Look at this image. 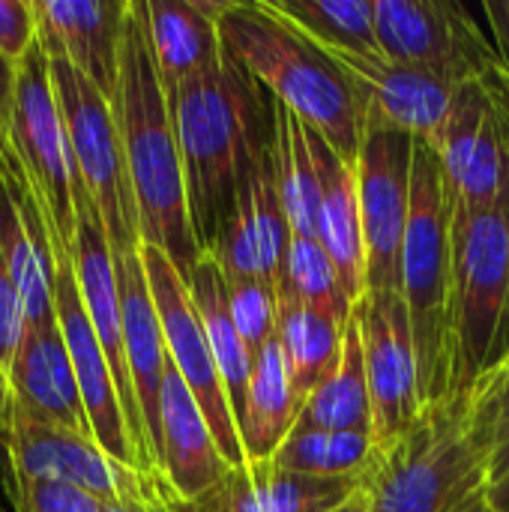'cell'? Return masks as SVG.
<instances>
[{
	"label": "cell",
	"mask_w": 509,
	"mask_h": 512,
	"mask_svg": "<svg viewBox=\"0 0 509 512\" xmlns=\"http://www.w3.org/2000/svg\"><path fill=\"white\" fill-rule=\"evenodd\" d=\"M195 240L210 252L231 222L237 192L273 144V96L231 57L180 84L171 96Z\"/></svg>",
	"instance_id": "cell-1"
},
{
	"label": "cell",
	"mask_w": 509,
	"mask_h": 512,
	"mask_svg": "<svg viewBox=\"0 0 509 512\" xmlns=\"http://www.w3.org/2000/svg\"><path fill=\"white\" fill-rule=\"evenodd\" d=\"M114 114L123 138L126 171L138 207L141 243L162 249L189 282L204 249L195 240L180 141L171 102L162 87L141 0H129L120 51V87Z\"/></svg>",
	"instance_id": "cell-2"
},
{
	"label": "cell",
	"mask_w": 509,
	"mask_h": 512,
	"mask_svg": "<svg viewBox=\"0 0 509 512\" xmlns=\"http://www.w3.org/2000/svg\"><path fill=\"white\" fill-rule=\"evenodd\" d=\"M222 54L291 108L345 162L357 165L363 123L336 60L285 21L267 0H231L219 18Z\"/></svg>",
	"instance_id": "cell-3"
},
{
	"label": "cell",
	"mask_w": 509,
	"mask_h": 512,
	"mask_svg": "<svg viewBox=\"0 0 509 512\" xmlns=\"http://www.w3.org/2000/svg\"><path fill=\"white\" fill-rule=\"evenodd\" d=\"M360 489L369 512H495L489 462L468 423V396L450 393L426 405L411 429L375 447Z\"/></svg>",
	"instance_id": "cell-4"
},
{
	"label": "cell",
	"mask_w": 509,
	"mask_h": 512,
	"mask_svg": "<svg viewBox=\"0 0 509 512\" xmlns=\"http://www.w3.org/2000/svg\"><path fill=\"white\" fill-rule=\"evenodd\" d=\"M399 294L411 315L423 405H435L450 396L453 201L432 144L420 138L414 147L411 216L402 243Z\"/></svg>",
	"instance_id": "cell-5"
},
{
	"label": "cell",
	"mask_w": 509,
	"mask_h": 512,
	"mask_svg": "<svg viewBox=\"0 0 509 512\" xmlns=\"http://www.w3.org/2000/svg\"><path fill=\"white\" fill-rule=\"evenodd\" d=\"M509 363V201L453 207L450 393H468Z\"/></svg>",
	"instance_id": "cell-6"
},
{
	"label": "cell",
	"mask_w": 509,
	"mask_h": 512,
	"mask_svg": "<svg viewBox=\"0 0 509 512\" xmlns=\"http://www.w3.org/2000/svg\"><path fill=\"white\" fill-rule=\"evenodd\" d=\"M6 147L24 168L42 213L48 219V231L54 240L57 258H72L75 249V159L63 123V111L51 81L48 51L36 39L33 48L18 63L15 81V108L6 135Z\"/></svg>",
	"instance_id": "cell-7"
},
{
	"label": "cell",
	"mask_w": 509,
	"mask_h": 512,
	"mask_svg": "<svg viewBox=\"0 0 509 512\" xmlns=\"http://www.w3.org/2000/svg\"><path fill=\"white\" fill-rule=\"evenodd\" d=\"M48 63L75 159V174L102 216L111 255L138 252L141 225L114 105L66 57L48 54Z\"/></svg>",
	"instance_id": "cell-8"
},
{
	"label": "cell",
	"mask_w": 509,
	"mask_h": 512,
	"mask_svg": "<svg viewBox=\"0 0 509 512\" xmlns=\"http://www.w3.org/2000/svg\"><path fill=\"white\" fill-rule=\"evenodd\" d=\"M453 207L489 210L509 201V81L504 72L459 84L447 120L429 141Z\"/></svg>",
	"instance_id": "cell-9"
},
{
	"label": "cell",
	"mask_w": 509,
	"mask_h": 512,
	"mask_svg": "<svg viewBox=\"0 0 509 512\" xmlns=\"http://www.w3.org/2000/svg\"><path fill=\"white\" fill-rule=\"evenodd\" d=\"M381 54L456 84L504 72L474 9L453 0H375Z\"/></svg>",
	"instance_id": "cell-10"
},
{
	"label": "cell",
	"mask_w": 509,
	"mask_h": 512,
	"mask_svg": "<svg viewBox=\"0 0 509 512\" xmlns=\"http://www.w3.org/2000/svg\"><path fill=\"white\" fill-rule=\"evenodd\" d=\"M141 261H144L147 285H150V294H153V303H156V312L162 321V336H165L171 366L180 372V378L186 381L198 408L204 411V420H207L225 462L231 468L246 465L237 420H234L219 366L213 360V351H210V342H207L204 324L198 318V309L192 303L186 279L177 273L171 258L156 246L141 243Z\"/></svg>",
	"instance_id": "cell-11"
},
{
	"label": "cell",
	"mask_w": 509,
	"mask_h": 512,
	"mask_svg": "<svg viewBox=\"0 0 509 512\" xmlns=\"http://www.w3.org/2000/svg\"><path fill=\"white\" fill-rule=\"evenodd\" d=\"M417 138L405 132H366L357 159L360 225L366 252V294L399 291L402 243L411 216Z\"/></svg>",
	"instance_id": "cell-12"
},
{
	"label": "cell",
	"mask_w": 509,
	"mask_h": 512,
	"mask_svg": "<svg viewBox=\"0 0 509 512\" xmlns=\"http://www.w3.org/2000/svg\"><path fill=\"white\" fill-rule=\"evenodd\" d=\"M351 318L363 339L372 393V438L375 447H384L411 429L426 408L411 315L399 291H384L363 294L354 303Z\"/></svg>",
	"instance_id": "cell-13"
},
{
	"label": "cell",
	"mask_w": 509,
	"mask_h": 512,
	"mask_svg": "<svg viewBox=\"0 0 509 512\" xmlns=\"http://www.w3.org/2000/svg\"><path fill=\"white\" fill-rule=\"evenodd\" d=\"M75 216H78V225H75L72 264H75L81 303L87 309V318H90V324L96 330V339H99V345H102V351L108 357L111 372H114V384H117V396H120V405H123V417H126V429H129V438H132L138 468L144 474H150V471H156V465H153L144 417H141V408H138L129 360H126L117 267H114V255H111V246H108L102 216H99L93 198L87 195V189L81 186V180L75 186Z\"/></svg>",
	"instance_id": "cell-14"
},
{
	"label": "cell",
	"mask_w": 509,
	"mask_h": 512,
	"mask_svg": "<svg viewBox=\"0 0 509 512\" xmlns=\"http://www.w3.org/2000/svg\"><path fill=\"white\" fill-rule=\"evenodd\" d=\"M345 75L363 135L366 132H405L432 141L450 114L459 84L417 66H402L387 57H366L348 51H327Z\"/></svg>",
	"instance_id": "cell-15"
},
{
	"label": "cell",
	"mask_w": 509,
	"mask_h": 512,
	"mask_svg": "<svg viewBox=\"0 0 509 512\" xmlns=\"http://www.w3.org/2000/svg\"><path fill=\"white\" fill-rule=\"evenodd\" d=\"M12 483H60L81 489L99 501H117L135 468L114 462L93 435L39 423L9 408L3 435Z\"/></svg>",
	"instance_id": "cell-16"
},
{
	"label": "cell",
	"mask_w": 509,
	"mask_h": 512,
	"mask_svg": "<svg viewBox=\"0 0 509 512\" xmlns=\"http://www.w3.org/2000/svg\"><path fill=\"white\" fill-rule=\"evenodd\" d=\"M54 306H57V321L75 366L78 390L84 399V411L90 420V432L96 444L120 465L138 468L132 438L126 429L123 405L117 396L114 372L108 366V357L96 339V330L87 318V309L81 303L78 279H75V264L72 258H57V279H54Z\"/></svg>",
	"instance_id": "cell-17"
},
{
	"label": "cell",
	"mask_w": 509,
	"mask_h": 512,
	"mask_svg": "<svg viewBox=\"0 0 509 512\" xmlns=\"http://www.w3.org/2000/svg\"><path fill=\"white\" fill-rule=\"evenodd\" d=\"M0 258L21 291L27 324H42L54 318V240L42 204L6 144L0 156Z\"/></svg>",
	"instance_id": "cell-18"
},
{
	"label": "cell",
	"mask_w": 509,
	"mask_h": 512,
	"mask_svg": "<svg viewBox=\"0 0 509 512\" xmlns=\"http://www.w3.org/2000/svg\"><path fill=\"white\" fill-rule=\"evenodd\" d=\"M288 243H291V228H288L285 207L279 198L276 159H273V144H270L258 156V162L249 168L237 192L231 222L225 225L219 243L207 255L216 258L228 282L264 279L276 285Z\"/></svg>",
	"instance_id": "cell-19"
},
{
	"label": "cell",
	"mask_w": 509,
	"mask_h": 512,
	"mask_svg": "<svg viewBox=\"0 0 509 512\" xmlns=\"http://www.w3.org/2000/svg\"><path fill=\"white\" fill-rule=\"evenodd\" d=\"M48 54L66 57L111 105L120 87V51L129 0H33Z\"/></svg>",
	"instance_id": "cell-20"
},
{
	"label": "cell",
	"mask_w": 509,
	"mask_h": 512,
	"mask_svg": "<svg viewBox=\"0 0 509 512\" xmlns=\"http://www.w3.org/2000/svg\"><path fill=\"white\" fill-rule=\"evenodd\" d=\"M6 375L9 408L39 423L93 435L57 315L42 324H27L24 342Z\"/></svg>",
	"instance_id": "cell-21"
},
{
	"label": "cell",
	"mask_w": 509,
	"mask_h": 512,
	"mask_svg": "<svg viewBox=\"0 0 509 512\" xmlns=\"http://www.w3.org/2000/svg\"><path fill=\"white\" fill-rule=\"evenodd\" d=\"M156 471L165 477L174 498L186 504L213 492L231 471L204 420V411L198 408L195 396L189 393L186 381L171 366V360L165 369V384L159 399Z\"/></svg>",
	"instance_id": "cell-22"
},
{
	"label": "cell",
	"mask_w": 509,
	"mask_h": 512,
	"mask_svg": "<svg viewBox=\"0 0 509 512\" xmlns=\"http://www.w3.org/2000/svg\"><path fill=\"white\" fill-rule=\"evenodd\" d=\"M363 480H321L282 471L273 462H246L198 501H180L168 489L174 512H333L360 492Z\"/></svg>",
	"instance_id": "cell-23"
},
{
	"label": "cell",
	"mask_w": 509,
	"mask_h": 512,
	"mask_svg": "<svg viewBox=\"0 0 509 512\" xmlns=\"http://www.w3.org/2000/svg\"><path fill=\"white\" fill-rule=\"evenodd\" d=\"M117 282H120V306H123V336H126V360L138 396V408L144 417L153 465L159 453V399L168 369V348L162 336V321L147 285L141 249L114 255Z\"/></svg>",
	"instance_id": "cell-24"
},
{
	"label": "cell",
	"mask_w": 509,
	"mask_h": 512,
	"mask_svg": "<svg viewBox=\"0 0 509 512\" xmlns=\"http://www.w3.org/2000/svg\"><path fill=\"white\" fill-rule=\"evenodd\" d=\"M231 0H141L150 51L171 96L222 60L219 18Z\"/></svg>",
	"instance_id": "cell-25"
},
{
	"label": "cell",
	"mask_w": 509,
	"mask_h": 512,
	"mask_svg": "<svg viewBox=\"0 0 509 512\" xmlns=\"http://www.w3.org/2000/svg\"><path fill=\"white\" fill-rule=\"evenodd\" d=\"M306 132H309L312 159L321 177L318 237L339 273V282L348 300L357 303L366 294V252H363V225H360L357 165L345 162L315 129L306 126Z\"/></svg>",
	"instance_id": "cell-26"
},
{
	"label": "cell",
	"mask_w": 509,
	"mask_h": 512,
	"mask_svg": "<svg viewBox=\"0 0 509 512\" xmlns=\"http://www.w3.org/2000/svg\"><path fill=\"white\" fill-rule=\"evenodd\" d=\"M303 399L294 390L279 339L255 357L243 414L237 417L246 462H270L297 429Z\"/></svg>",
	"instance_id": "cell-27"
},
{
	"label": "cell",
	"mask_w": 509,
	"mask_h": 512,
	"mask_svg": "<svg viewBox=\"0 0 509 512\" xmlns=\"http://www.w3.org/2000/svg\"><path fill=\"white\" fill-rule=\"evenodd\" d=\"M189 294L192 303L198 309V318L204 324L213 360L219 366L234 420L243 414L246 405V393H249V381H252V369H255V357L246 348L234 315H231V303H228V288H225V276L216 264L213 255H201V261L195 264L192 276H189Z\"/></svg>",
	"instance_id": "cell-28"
},
{
	"label": "cell",
	"mask_w": 509,
	"mask_h": 512,
	"mask_svg": "<svg viewBox=\"0 0 509 512\" xmlns=\"http://www.w3.org/2000/svg\"><path fill=\"white\" fill-rule=\"evenodd\" d=\"M276 138H273V159H276V183L279 198L285 207V219L291 228V237L318 240L321 225V177L312 159L309 132L303 120L276 102Z\"/></svg>",
	"instance_id": "cell-29"
},
{
	"label": "cell",
	"mask_w": 509,
	"mask_h": 512,
	"mask_svg": "<svg viewBox=\"0 0 509 512\" xmlns=\"http://www.w3.org/2000/svg\"><path fill=\"white\" fill-rule=\"evenodd\" d=\"M303 429H324V432H366L372 435V393L366 378L363 360V339L354 324L348 321L345 345L336 369L327 381L306 396L300 423Z\"/></svg>",
	"instance_id": "cell-30"
},
{
	"label": "cell",
	"mask_w": 509,
	"mask_h": 512,
	"mask_svg": "<svg viewBox=\"0 0 509 512\" xmlns=\"http://www.w3.org/2000/svg\"><path fill=\"white\" fill-rule=\"evenodd\" d=\"M348 324H339L315 309L279 303V348L285 354L294 390L306 402L336 369Z\"/></svg>",
	"instance_id": "cell-31"
},
{
	"label": "cell",
	"mask_w": 509,
	"mask_h": 512,
	"mask_svg": "<svg viewBox=\"0 0 509 512\" xmlns=\"http://www.w3.org/2000/svg\"><path fill=\"white\" fill-rule=\"evenodd\" d=\"M267 3L324 51L384 57L375 30V0H267Z\"/></svg>",
	"instance_id": "cell-32"
},
{
	"label": "cell",
	"mask_w": 509,
	"mask_h": 512,
	"mask_svg": "<svg viewBox=\"0 0 509 512\" xmlns=\"http://www.w3.org/2000/svg\"><path fill=\"white\" fill-rule=\"evenodd\" d=\"M375 459V438L366 432H324L297 426L270 459L282 471L321 480H363Z\"/></svg>",
	"instance_id": "cell-33"
},
{
	"label": "cell",
	"mask_w": 509,
	"mask_h": 512,
	"mask_svg": "<svg viewBox=\"0 0 509 512\" xmlns=\"http://www.w3.org/2000/svg\"><path fill=\"white\" fill-rule=\"evenodd\" d=\"M276 294L279 303L315 309L339 324H348L354 315V303L348 300L339 273L318 240L291 237L276 279Z\"/></svg>",
	"instance_id": "cell-34"
},
{
	"label": "cell",
	"mask_w": 509,
	"mask_h": 512,
	"mask_svg": "<svg viewBox=\"0 0 509 512\" xmlns=\"http://www.w3.org/2000/svg\"><path fill=\"white\" fill-rule=\"evenodd\" d=\"M468 423L489 462L492 486L509 474V363L486 375L468 393Z\"/></svg>",
	"instance_id": "cell-35"
},
{
	"label": "cell",
	"mask_w": 509,
	"mask_h": 512,
	"mask_svg": "<svg viewBox=\"0 0 509 512\" xmlns=\"http://www.w3.org/2000/svg\"><path fill=\"white\" fill-rule=\"evenodd\" d=\"M228 303L234 324L252 351L258 357L267 345L279 339V294L273 282L264 279H225Z\"/></svg>",
	"instance_id": "cell-36"
},
{
	"label": "cell",
	"mask_w": 509,
	"mask_h": 512,
	"mask_svg": "<svg viewBox=\"0 0 509 512\" xmlns=\"http://www.w3.org/2000/svg\"><path fill=\"white\" fill-rule=\"evenodd\" d=\"M99 498L60 483H12L15 512H102Z\"/></svg>",
	"instance_id": "cell-37"
},
{
	"label": "cell",
	"mask_w": 509,
	"mask_h": 512,
	"mask_svg": "<svg viewBox=\"0 0 509 512\" xmlns=\"http://www.w3.org/2000/svg\"><path fill=\"white\" fill-rule=\"evenodd\" d=\"M39 33L33 0H0V54L21 63Z\"/></svg>",
	"instance_id": "cell-38"
},
{
	"label": "cell",
	"mask_w": 509,
	"mask_h": 512,
	"mask_svg": "<svg viewBox=\"0 0 509 512\" xmlns=\"http://www.w3.org/2000/svg\"><path fill=\"white\" fill-rule=\"evenodd\" d=\"M27 333V312L21 291L0 258V363L9 369Z\"/></svg>",
	"instance_id": "cell-39"
},
{
	"label": "cell",
	"mask_w": 509,
	"mask_h": 512,
	"mask_svg": "<svg viewBox=\"0 0 509 512\" xmlns=\"http://www.w3.org/2000/svg\"><path fill=\"white\" fill-rule=\"evenodd\" d=\"M120 512H174L168 498V483L159 471H135L117 498Z\"/></svg>",
	"instance_id": "cell-40"
},
{
	"label": "cell",
	"mask_w": 509,
	"mask_h": 512,
	"mask_svg": "<svg viewBox=\"0 0 509 512\" xmlns=\"http://www.w3.org/2000/svg\"><path fill=\"white\" fill-rule=\"evenodd\" d=\"M480 12L489 21V39L495 45L498 63L504 69V78L509 81V0H486Z\"/></svg>",
	"instance_id": "cell-41"
},
{
	"label": "cell",
	"mask_w": 509,
	"mask_h": 512,
	"mask_svg": "<svg viewBox=\"0 0 509 512\" xmlns=\"http://www.w3.org/2000/svg\"><path fill=\"white\" fill-rule=\"evenodd\" d=\"M15 81H18V63L0 54V138L6 141L12 108H15Z\"/></svg>",
	"instance_id": "cell-42"
},
{
	"label": "cell",
	"mask_w": 509,
	"mask_h": 512,
	"mask_svg": "<svg viewBox=\"0 0 509 512\" xmlns=\"http://www.w3.org/2000/svg\"><path fill=\"white\" fill-rule=\"evenodd\" d=\"M9 429V375H6V366L0 363V438L6 435Z\"/></svg>",
	"instance_id": "cell-43"
},
{
	"label": "cell",
	"mask_w": 509,
	"mask_h": 512,
	"mask_svg": "<svg viewBox=\"0 0 509 512\" xmlns=\"http://www.w3.org/2000/svg\"><path fill=\"white\" fill-rule=\"evenodd\" d=\"M492 504L495 512H509V474L492 486Z\"/></svg>",
	"instance_id": "cell-44"
},
{
	"label": "cell",
	"mask_w": 509,
	"mask_h": 512,
	"mask_svg": "<svg viewBox=\"0 0 509 512\" xmlns=\"http://www.w3.org/2000/svg\"><path fill=\"white\" fill-rule=\"evenodd\" d=\"M333 512H369V501H366V495H363V489L351 498V501H345L342 507H336Z\"/></svg>",
	"instance_id": "cell-45"
},
{
	"label": "cell",
	"mask_w": 509,
	"mask_h": 512,
	"mask_svg": "<svg viewBox=\"0 0 509 512\" xmlns=\"http://www.w3.org/2000/svg\"><path fill=\"white\" fill-rule=\"evenodd\" d=\"M3 144H6V141H3V138H0V156H3Z\"/></svg>",
	"instance_id": "cell-46"
}]
</instances>
